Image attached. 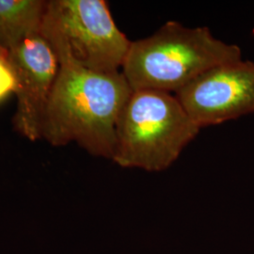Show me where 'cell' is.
Here are the masks:
<instances>
[{
  "label": "cell",
  "mask_w": 254,
  "mask_h": 254,
  "mask_svg": "<svg viewBox=\"0 0 254 254\" xmlns=\"http://www.w3.org/2000/svg\"><path fill=\"white\" fill-rule=\"evenodd\" d=\"M47 1L0 0V46L9 51L41 32Z\"/></svg>",
  "instance_id": "52a82bcc"
},
{
  "label": "cell",
  "mask_w": 254,
  "mask_h": 254,
  "mask_svg": "<svg viewBox=\"0 0 254 254\" xmlns=\"http://www.w3.org/2000/svg\"><path fill=\"white\" fill-rule=\"evenodd\" d=\"M200 129L175 94L133 91L119 117L112 161L123 168L164 171Z\"/></svg>",
  "instance_id": "3957f363"
},
{
  "label": "cell",
  "mask_w": 254,
  "mask_h": 254,
  "mask_svg": "<svg viewBox=\"0 0 254 254\" xmlns=\"http://www.w3.org/2000/svg\"><path fill=\"white\" fill-rule=\"evenodd\" d=\"M41 34L58 58L101 73L122 71L132 43L104 0L47 1Z\"/></svg>",
  "instance_id": "277c9868"
},
{
  "label": "cell",
  "mask_w": 254,
  "mask_h": 254,
  "mask_svg": "<svg viewBox=\"0 0 254 254\" xmlns=\"http://www.w3.org/2000/svg\"><path fill=\"white\" fill-rule=\"evenodd\" d=\"M7 56H8V51H6L5 49H3V48L0 46V59L7 62Z\"/></svg>",
  "instance_id": "9c48e42d"
},
{
  "label": "cell",
  "mask_w": 254,
  "mask_h": 254,
  "mask_svg": "<svg viewBox=\"0 0 254 254\" xmlns=\"http://www.w3.org/2000/svg\"><path fill=\"white\" fill-rule=\"evenodd\" d=\"M202 128L254 113V62L236 61L202 73L175 94Z\"/></svg>",
  "instance_id": "5b68a950"
},
{
  "label": "cell",
  "mask_w": 254,
  "mask_h": 254,
  "mask_svg": "<svg viewBox=\"0 0 254 254\" xmlns=\"http://www.w3.org/2000/svg\"><path fill=\"white\" fill-rule=\"evenodd\" d=\"M240 60L241 48L217 39L208 27L169 21L153 35L131 43L122 73L133 91L176 94L202 73Z\"/></svg>",
  "instance_id": "7a4b0ae2"
},
{
  "label": "cell",
  "mask_w": 254,
  "mask_h": 254,
  "mask_svg": "<svg viewBox=\"0 0 254 254\" xmlns=\"http://www.w3.org/2000/svg\"><path fill=\"white\" fill-rule=\"evenodd\" d=\"M58 60L42 138L56 147L75 142L91 155L112 160L119 117L133 90L122 71L101 73Z\"/></svg>",
  "instance_id": "6da1fadb"
},
{
  "label": "cell",
  "mask_w": 254,
  "mask_h": 254,
  "mask_svg": "<svg viewBox=\"0 0 254 254\" xmlns=\"http://www.w3.org/2000/svg\"><path fill=\"white\" fill-rule=\"evenodd\" d=\"M16 82L6 61L0 59V102L15 91Z\"/></svg>",
  "instance_id": "ba28073f"
},
{
  "label": "cell",
  "mask_w": 254,
  "mask_h": 254,
  "mask_svg": "<svg viewBox=\"0 0 254 254\" xmlns=\"http://www.w3.org/2000/svg\"><path fill=\"white\" fill-rule=\"evenodd\" d=\"M7 64L16 82L14 129L31 141L41 139L46 107L60 68L57 54L40 32L9 49Z\"/></svg>",
  "instance_id": "8992f818"
}]
</instances>
